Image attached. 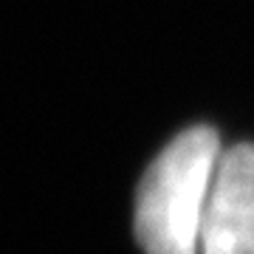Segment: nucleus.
I'll use <instances>...</instances> for the list:
<instances>
[{"mask_svg": "<svg viewBox=\"0 0 254 254\" xmlns=\"http://www.w3.org/2000/svg\"><path fill=\"white\" fill-rule=\"evenodd\" d=\"M200 254H254V147L220 153L200 235Z\"/></svg>", "mask_w": 254, "mask_h": 254, "instance_id": "nucleus-2", "label": "nucleus"}, {"mask_svg": "<svg viewBox=\"0 0 254 254\" xmlns=\"http://www.w3.org/2000/svg\"><path fill=\"white\" fill-rule=\"evenodd\" d=\"M220 153L218 133L200 125L175 136L150 164L136 198V237L147 254H200Z\"/></svg>", "mask_w": 254, "mask_h": 254, "instance_id": "nucleus-1", "label": "nucleus"}]
</instances>
